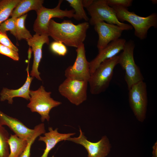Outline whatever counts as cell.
Segmentation results:
<instances>
[{"label": "cell", "instance_id": "cell-1", "mask_svg": "<svg viewBox=\"0 0 157 157\" xmlns=\"http://www.w3.org/2000/svg\"><path fill=\"white\" fill-rule=\"evenodd\" d=\"M89 27V23L87 22L75 24L69 20L59 23L52 19L48 24L47 33L55 41L77 48L83 43Z\"/></svg>", "mask_w": 157, "mask_h": 157}, {"label": "cell", "instance_id": "cell-2", "mask_svg": "<svg viewBox=\"0 0 157 157\" xmlns=\"http://www.w3.org/2000/svg\"><path fill=\"white\" fill-rule=\"evenodd\" d=\"M118 20L123 23L126 21L134 29V35L140 40L146 39L149 29L157 28V14L153 13L146 17H141L133 12L129 11L127 8L113 7Z\"/></svg>", "mask_w": 157, "mask_h": 157}, {"label": "cell", "instance_id": "cell-3", "mask_svg": "<svg viewBox=\"0 0 157 157\" xmlns=\"http://www.w3.org/2000/svg\"><path fill=\"white\" fill-rule=\"evenodd\" d=\"M118 56L106 60L91 75L88 83L90 93L98 94L104 92L109 86L115 67L118 64Z\"/></svg>", "mask_w": 157, "mask_h": 157}, {"label": "cell", "instance_id": "cell-4", "mask_svg": "<svg viewBox=\"0 0 157 157\" xmlns=\"http://www.w3.org/2000/svg\"><path fill=\"white\" fill-rule=\"evenodd\" d=\"M135 46L133 40L126 42L123 51L118 56V64L125 71L124 78L128 90L133 85L144 80L139 67L134 61L133 52Z\"/></svg>", "mask_w": 157, "mask_h": 157}, {"label": "cell", "instance_id": "cell-5", "mask_svg": "<svg viewBox=\"0 0 157 157\" xmlns=\"http://www.w3.org/2000/svg\"><path fill=\"white\" fill-rule=\"evenodd\" d=\"M87 9L91 17L89 23L92 25L94 26L99 22L105 21L107 23L118 26L124 31L133 28L131 25L118 20L114 9L108 4L106 0H93Z\"/></svg>", "mask_w": 157, "mask_h": 157}, {"label": "cell", "instance_id": "cell-6", "mask_svg": "<svg viewBox=\"0 0 157 157\" xmlns=\"http://www.w3.org/2000/svg\"><path fill=\"white\" fill-rule=\"evenodd\" d=\"M51 93L46 91L42 85L37 90H30V102L27 106L32 112H37L40 115L42 122L45 120L49 121V113L51 109L62 104L61 102L56 101L51 97Z\"/></svg>", "mask_w": 157, "mask_h": 157}, {"label": "cell", "instance_id": "cell-7", "mask_svg": "<svg viewBox=\"0 0 157 157\" xmlns=\"http://www.w3.org/2000/svg\"><path fill=\"white\" fill-rule=\"evenodd\" d=\"M63 1L59 0L58 5L54 8H48L43 6L36 11L37 17L33 26V30L36 33L39 35L47 33L48 24L52 18H73L74 11L73 9L62 10L60 9Z\"/></svg>", "mask_w": 157, "mask_h": 157}, {"label": "cell", "instance_id": "cell-8", "mask_svg": "<svg viewBox=\"0 0 157 157\" xmlns=\"http://www.w3.org/2000/svg\"><path fill=\"white\" fill-rule=\"evenodd\" d=\"M129 90L130 107L137 119L142 122L146 117L148 103L146 84L140 81L133 85Z\"/></svg>", "mask_w": 157, "mask_h": 157}, {"label": "cell", "instance_id": "cell-9", "mask_svg": "<svg viewBox=\"0 0 157 157\" xmlns=\"http://www.w3.org/2000/svg\"><path fill=\"white\" fill-rule=\"evenodd\" d=\"M88 82L66 78L59 86L60 94L71 103L78 106L87 99Z\"/></svg>", "mask_w": 157, "mask_h": 157}, {"label": "cell", "instance_id": "cell-10", "mask_svg": "<svg viewBox=\"0 0 157 157\" xmlns=\"http://www.w3.org/2000/svg\"><path fill=\"white\" fill-rule=\"evenodd\" d=\"M76 57L74 64L68 67L65 71L66 78L88 82L90 76V62L86 59L83 43L76 49Z\"/></svg>", "mask_w": 157, "mask_h": 157}, {"label": "cell", "instance_id": "cell-11", "mask_svg": "<svg viewBox=\"0 0 157 157\" xmlns=\"http://www.w3.org/2000/svg\"><path fill=\"white\" fill-rule=\"evenodd\" d=\"M80 134L77 137L70 138L67 140L83 146L88 153L87 157H106L109 154L111 147L109 139L106 135L98 141L93 142L88 140L80 128Z\"/></svg>", "mask_w": 157, "mask_h": 157}, {"label": "cell", "instance_id": "cell-12", "mask_svg": "<svg viewBox=\"0 0 157 157\" xmlns=\"http://www.w3.org/2000/svg\"><path fill=\"white\" fill-rule=\"evenodd\" d=\"M94 26V30L99 36L97 44L99 51L111 42L119 38L124 31L117 25L104 21L98 22Z\"/></svg>", "mask_w": 157, "mask_h": 157}, {"label": "cell", "instance_id": "cell-13", "mask_svg": "<svg viewBox=\"0 0 157 157\" xmlns=\"http://www.w3.org/2000/svg\"><path fill=\"white\" fill-rule=\"evenodd\" d=\"M49 36L47 33L39 35L35 33L32 38L26 40L28 45L31 47L33 52L34 59L30 75L35 77L40 81L42 79L38 71L39 63L42 57V48L44 44H49Z\"/></svg>", "mask_w": 157, "mask_h": 157}, {"label": "cell", "instance_id": "cell-14", "mask_svg": "<svg viewBox=\"0 0 157 157\" xmlns=\"http://www.w3.org/2000/svg\"><path fill=\"white\" fill-rule=\"evenodd\" d=\"M126 42L124 39L119 38L111 42L99 51L95 58L90 62V75L103 61L116 56L121 51L123 50Z\"/></svg>", "mask_w": 157, "mask_h": 157}, {"label": "cell", "instance_id": "cell-15", "mask_svg": "<svg viewBox=\"0 0 157 157\" xmlns=\"http://www.w3.org/2000/svg\"><path fill=\"white\" fill-rule=\"evenodd\" d=\"M0 125H6L19 138L27 142L32 137L35 129L29 128L18 119L10 117L0 110Z\"/></svg>", "mask_w": 157, "mask_h": 157}, {"label": "cell", "instance_id": "cell-16", "mask_svg": "<svg viewBox=\"0 0 157 157\" xmlns=\"http://www.w3.org/2000/svg\"><path fill=\"white\" fill-rule=\"evenodd\" d=\"M58 129L53 130L52 127H49V132H45L44 136H39L38 140L44 142L46 144L44 151L40 157H48L50 151L59 142L66 140L75 135V133H62L58 132Z\"/></svg>", "mask_w": 157, "mask_h": 157}, {"label": "cell", "instance_id": "cell-17", "mask_svg": "<svg viewBox=\"0 0 157 157\" xmlns=\"http://www.w3.org/2000/svg\"><path fill=\"white\" fill-rule=\"evenodd\" d=\"M28 65L29 64L26 69L27 76L25 83L21 87L17 89H9L3 88L0 94L1 101L7 100L9 104H12L13 101V98L17 97H21L27 100H29L30 98V87L33 77H30L29 75Z\"/></svg>", "mask_w": 157, "mask_h": 157}, {"label": "cell", "instance_id": "cell-18", "mask_svg": "<svg viewBox=\"0 0 157 157\" xmlns=\"http://www.w3.org/2000/svg\"><path fill=\"white\" fill-rule=\"evenodd\" d=\"M43 0H20L13 10L10 16L17 18L31 10L37 11L43 6Z\"/></svg>", "mask_w": 157, "mask_h": 157}, {"label": "cell", "instance_id": "cell-19", "mask_svg": "<svg viewBox=\"0 0 157 157\" xmlns=\"http://www.w3.org/2000/svg\"><path fill=\"white\" fill-rule=\"evenodd\" d=\"M8 142L10 149L8 157H19L25 150L28 142L15 134H11Z\"/></svg>", "mask_w": 157, "mask_h": 157}, {"label": "cell", "instance_id": "cell-20", "mask_svg": "<svg viewBox=\"0 0 157 157\" xmlns=\"http://www.w3.org/2000/svg\"><path fill=\"white\" fill-rule=\"evenodd\" d=\"M20 1L0 0V24L8 19Z\"/></svg>", "mask_w": 157, "mask_h": 157}, {"label": "cell", "instance_id": "cell-21", "mask_svg": "<svg viewBox=\"0 0 157 157\" xmlns=\"http://www.w3.org/2000/svg\"><path fill=\"white\" fill-rule=\"evenodd\" d=\"M27 15H23L16 19V37L18 40H26L32 38L33 36L25 27V21Z\"/></svg>", "mask_w": 157, "mask_h": 157}, {"label": "cell", "instance_id": "cell-22", "mask_svg": "<svg viewBox=\"0 0 157 157\" xmlns=\"http://www.w3.org/2000/svg\"><path fill=\"white\" fill-rule=\"evenodd\" d=\"M66 1L74 11L73 17L74 19L77 20L84 19L86 22L89 20L84 9L82 0H66Z\"/></svg>", "mask_w": 157, "mask_h": 157}, {"label": "cell", "instance_id": "cell-23", "mask_svg": "<svg viewBox=\"0 0 157 157\" xmlns=\"http://www.w3.org/2000/svg\"><path fill=\"white\" fill-rule=\"evenodd\" d=\"M10 136L7 131L0 125V157H8L10 148L8 141Z\"/></svg>", "mask_w": 157, "mask_h": 157}, {"label": "cell", "instance_id": "cell-24", "mask_svg": "<svg viewBox=\"0 0 157 157\" xmlns=\"http://www.w3.org/2000/svg\"><path fill=\"white\" fill-rule=\"evenodd\" d=\"M34 129L35 131L32 137L28 142L27 145L25 150L19 157H30L32 144L37 138L46 132L44 125L43 123L36 125L34 127Z\"/></svg>", "mask_w": 157, "mask_h": 157}, {"label": "cell", "instance_id": "cell-25", "mask_svg": "<svg viewBox=\"0 0 157 157\" xmlns=\"http://www.w3.org/2000/svg\"><path fill=\"white\" fill-rule=\"evenodd\" d=\"M16 19L11 17L2 23L0 24V30L4 32L9 31L16 38Z\"/></svg>", "mask_w": 157, "mask_h": 157}, {"label": "cell", "instance_id": "cell-26", "mask_svg": "<svg viewBox=\"0 0 157 157\" xmlns=\"http://www.w3.org/2000/svg\"><path fill=\"white\" fill-rule=\"evenodd\" d=\"M50 48L53 52L60 56H65L67 52L66 46L60 41H54L52 42L50 44Z\"/></svg>", "mask_w": 157, "mask_h": 157}, {"label": "cell", "instance_id": "cell-27", "mask_svg": "<svg viewBox=\"0 0 157 157\" xmlns=\"http://www.w3.org/2000/svg\"><path fill=\"white\" fill-rule=\"evenodd\" d=\"M0 53L8 56L15 61H18L19 59L18 52L10 47L0 44Z\"/></svg>", "mask_w": 157, "mask_h": 157}, {"label": "cell", "instance_id": "cell-28", "mask_svg": "<svg viewBox=\"0 0 157 157\" xmlns=\"http://www.w3.org/2000/svg\"><path fill=\"white\" fill-rule=\"evenodd\" d=\"M0 44L8 47L18 52V49L11 42L8 37L6 32L0 30Z\"/></svg>", "mask_w": 157, "mask_h": 157}, {"label": "cell", "instance_id": "cell-29", "mask_svg": "<svg viewBox=\"0 0 157 157\" xmlns=\"http://www.w3.org/2000/svg\"><path fill=\"white\" fill-rule=\"evenodd\" d=\"M132 0H106L108 4L110 7L119 6L127 8L132 5Z\"/></svg>", "mask_w": 157, "mask_h": 157}, {"label": "cell", "instance_id": "cell-30", "mask_svg": "<svg viewBox=\"0 0 157 157\" xmlns=\"http://www.w3.org/2000/svg\"><path fill=\"white\" fill-rule=\"evenodd\" d=\"M93 0H82L83 4L84 7L86 9L88 8L92 3Z\"/></svg>", "mask_w": 157, "mask_h": 157}, {"label": "cell", "instance_id": "cell-31", "mask_svg": "<svg viewBox=\"0 0 157 157\" xmlns=\"http://www.w3.org/2000/svg\"><path fill=\"white\" fill-rule=\"evenodd\" d=\"M152 157H157V142L154 144L152 147Z\"/></svg>", "mask_w": 157, "mask_h": 157}, {"label": "cell", "instance_id": "cell-32", "mask_svg": "<svg viewBox=\"0 0 157 157\" xmlns=\"http://www.w3.org/2000/svg\"><path fill=\"white\" fill-rule=\"evenodd\" d=\"M152 3L153 4H156L157 3V1L156 0H151Z\"/></svg>", "mask_w": 157, "mask_h": 157}]
</instances>
